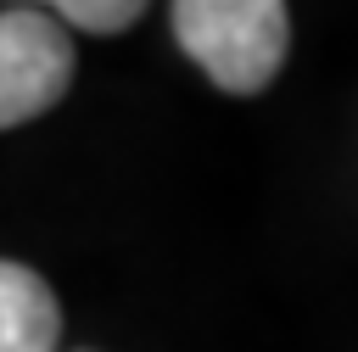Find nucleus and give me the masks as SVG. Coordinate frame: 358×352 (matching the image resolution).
Listing matches in <instances>:
<instances>
[{
	"label": "nucleus",
	"instance_id": "1",
	"mask_svg": "<svg viewBox=\"0 0 358 352\" xmlns=\"http://www.w3.org/2000/svg\"><path fill=\"white\" fill-rule=\"evenodd\" d=\"M179 50L229 95H257L291 45L285 0H173Z\"/></svg>",
	"mask_w": 358,
	"mask_h": 352
},
{
	"label": "nucleus",
	"instance_id": "2",
	"mask_svg": "<svg viewBox=\"0 0 358 352\" xmlns=\"http://www.w3.org/2000/svg\"><path fill=\"white\" fill-rule=\"evenodd\" d=\"M73 39L62 17L39 6H11L0 17V123L17 129L39 112H50L73 84Z\"/></svg>",
	"mask_w": 358,
	"mask_h": 352
},
{
	"label": "nucleus",
	"instance_id": "3",
	"mask_svg": "<svg viewBox=\"0 0 358 352\" xmlns=\"http://www.w3.org/2000/svg\"><path fill=\"white\" fill-rule=\"evenodd\" d=\"M62 307L28 263H0V352H56Z\"/></svg>",
	"mask_w": 358,
	"mask_h": 352
},
{
	"label": "nucleus",
	"instance_id": "4",
	"mask_svg": "<svg viewBox=\"0 0 358 352\" xmlns=\"http://www.w3.org/2000/svg\"><path fill=\"white\" fill-rule=\"evenodd\" d=\"M11 6H39V11H50L84 34H123L145 11V0H11Z\"/></svg>",
	"mask_w": 358,
	"mask_h": 352
}]
</instances>
